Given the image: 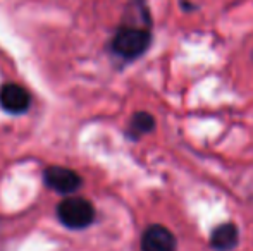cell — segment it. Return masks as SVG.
Wrapping results in <instances>:
<instances>
[{
	"label": "cell",
	"mask_w": 253,
	"mask_h": 251,
	"mask_svg": "<svg viewBox=\"0 0 253 251\" xmlns=\"http://www.w3.org/2000/svg\"><path fill=\"white\" fill-rule=\"evenodd\" d=\"M177 241L167 227L153 224L141 236V251H176Z\"/></svg>",
	"instance_id": "obj_4"
},
{
	"label": "cell",
	"mask_w": 253,
	"mask_h": 251,
	"mask_svg": "<svg viewBox=\"0 0 253 251\" xmlns=\"http://www.w3.org/2000/svg\"><path fill=\"white\" fill-rule=\"evenodd\" d=\"M43 181L50 189L57 191V193H62V194L74 193V191H78L81 188V184H83V179L74 171L66 169V167H57V165H52V167L45 169Z\"/></svg>",
	"instance_id": "obj_3"
},
{
	"label": "cell",
	"mask_w": 253,
	"mask_h": 251,
	"mask_svg": "<svg viewBox=\"0 0 253 251\" xmlns=\"http://www.w3.org/2000/svg\"><path fill=\"white\" fill-rule=\"evenodd\" d=\"M155 129V119L148 112H136L131 117L127 136L129 138H140L141 134H148Z\"/></svg>",
	"instance_id": "obj_7"
},
{
	"label": "cell",
	"mask_w": 253,
	"mask_h": 251,
	"mask_svg": "<svg viewBox=\"0 0 253 251\" xmlns=\"http://www.w3.org/2000/svg\"><path fill=\"white\" fill-rule=\"evenodd\" d=\"M31 97L23 86L7 83L0 88V107L9 114H24L30 108Z\"/></svg>",
	"instance_id": "obj_5"
},
{
	"label": "cell",
	"mask_w": 253,
	"mask_h": 251,
	"mask_svg": "<svg viewBox=\"0 0 253 251\" xmlns=\"http://www.w3.org/2000/svg\"><path fill=\"white\" fill-rule=\"evenodd\" d=\"M152 36L147 30L141 28H133V26H124L114 36L112 43V52L119 57L126 59V61H133L138 59L147 52V48L150 47Z\"/></svg>",
	"instance_id": "obj_1"
},
{
	"label": "cell",
	"mask_w": 253,
	"mask_h": 251,
	"mask_svg": "<svg viewBox=\"0 0 253 251\" xmlns=\"http://www.w3.org/2000/svg\"><path fill=\"white\" fill-rule=\"evenodd\" d=\"M240 243V231L233 222L217 225L210 234V246L215 251H233Z\"/></svg>",
	"instance_id": "obj_6"
},
{
	"label": "cell",
	"mask_w": 253,
	"mask_h": 251,
	"mask_svg": "<svg viewBox=\"0 0 253 251\" xmlns=\"http://www.w3.org/2000/svg\"><path fill=\"white\" fill-rule=\"evenodd\" d=\"M57 217L67 229H86L95 220V208L84 198H66L57 205Z\"/></svg>",
	"instance_id": "obj_2"
}]
</instances>
